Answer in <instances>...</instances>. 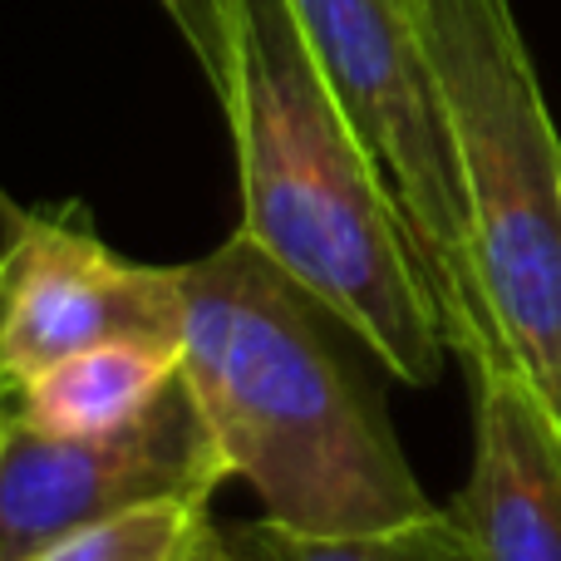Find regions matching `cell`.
<instances>
[{
    "mask_svg": "<svg viewBox=\"0 0 561 561\" xmlns=\"http://www.w3.org/2000/svg\"><path fill=\"white\" fill-rule=\"evenodd\" d=\"M213 94L237 144L242 232L394 379L438 385L448 335L419 237L286 0H222Z\"/></svg>",
    "mask_w": 561,
    "mask_h": 561,
    "instance_id": "cell-1",
    "label": "cell"
},
{
    "mask_svg": "<svg viewBox=\"0 0 561 561\" xmlns=\"http://www.w3.org/2000/svg\"><path fill=\"white\" fill-rule=\"evenodd\" d=\"M183 379L232 478L300 537H375L434 513L379 399L340 355L345 330L237 227L178 266Z\"/></svg>",
    "mask_w": 561,
    "mask_h": 561,
    "instance_id": "cell-2",
    "label": "cell"
},
{
    "mask_svg": "<svg viewBox=\"0 0 561 561\" xmlns=\"http://www.w3.org/2000/svg\"><path fill=\"white\" fill-rule=\"evenodd\" d=\"M473 232V272L523 375L561 419V134L513 0H409Z\"/></svg>",
    "mask_w": 561,
    "mask_h": 561,
    "instance_id": "cell-3",
    "label": "cell"
},
{
    "mask_svg": "<svg viewBox=\"0 0 561 561\" xmlns=\"http://www.w3.org/2000/svg\"><path fill=\"white\" fill-rule=\"evenodd\" d=\"M286 5L296 10L330 89L340 94L350 124L359 128L414 227L448 350L468 330L497 325L473 272L463 173L419 39L414 5L409 0H286Z\"/></svg>",
    "mask_w": 561,
    "mask_h": 561,
    "instance_id": "cell-4",
    "label": "cell"
},
{
    "mask_svg": "<svg viewBox=\"0 0 561 561\" xmlns=\"http://www.w3.org/2000/svg\"><path fill=\"white\" fill-rule=\"evenodd\" d=\"M232 478L178 375L144 419L99 438H49L5 404L0 424V561H35L65 537L163 497H213Z\"/></svg>",
    "mask_w": 561,
    "mask_h": 561,
    "instance_id": "cell-5",
    "label": "cell"
},
{
    "mask_svg": "<svg viewBox=\"0 0 561 561\" xmlns=\"http://www.w3.org/2000/svg\"><path fill=\"white\" fill-rule=\"evenodd\" d=\"M0 359L10 389L45 365L108 340L183 345L178 266H144L108 252L84 207L25 213L5 247Z\"/></svg>",
    "mask_w": 561,
    "mask_h": 561,
    "instance_id": "cell-6",
    "label": "cell"
},
{
    "mask_svg": "<svg viewBox=\"0 0 561 561\" xmlns=\"http://www.w3.org/2000/svg\"><path fill=\"white\" fill-rule=\"evenodd\" d=\"M454 355L473 385V468L448 513L483 561H561V419L497 325Z\"/></svg>",
    "mask_w": 561,
    "mask_h": 561,
    "instance_id": "cell-7",
    "label": "cell"
},
{
    "mask_svg": "<svg viewBox=\"0 0 561 561\" xmlns=\"http://www.w3.org/2000/svg\"><path fill=\"white\" fill-rule=\"evenodd\" d=\"M183 375V345L108 340L79 350L10 389V414L49 438H99L128 428Z\"/></svg>",
    "mask_w": 561,
    "mask_h": 561,
    "instance_id": "cell-8",
    "label": "cell"
},
{
    "mask_svg": "<svg viewBox=\"0 0 561 561\" xmlns=\"http://www.w3.org/2000/svg\"><path fill=\"white\" fill-rule=\"evenodd\" d=\"M35 561H242L227 527H217L213 497H163L118 513L89 533L65 537Z\"/></svg>",
    "mask_w": 561,
    "mask_h": 561,
    "instance_id": "cell-9",
    "label": "cell"
},
{
    "mask_svg": "<svg viewBox=\"0 0 561 561\" xmlns=\"http://www.w3.org/2000/svg\"><path fill=\"white\" fill-rule=\"evenodd\" d=\"M227 537L242 561H483L448 507L375 537H300L276 527L272 517L232 523Z\"/></svg>",
    "mask_w": 561,
    "mask_h": 561,
    "instance_id": "cell-10",
    "label": "cell"
},
{
    "mask_svg": "<svg viewBox=\"0 0 561 561\" xmlns=\"http://www.w3.org/2000/svg\"><path fill=\"white\" fill-rule=\"evenodd\" d=\"M163 15L178 25V35L187 39L203 79L213 84L222 69V0H158Z\"/></svg>",
    "mask_w": 561,
    "mask_h": 561,
    "instance_id": "cell-11",
    "label": "cell"
},
{
    "mask_svg": "<svg viewBox=\"0 0 561 561\" xmlns=\"http://www.w3.org/2000/svg\"><path fill=\"white\" fill-rule=\"evenodd\" d=\"M5 296V290H0ZM0 394H10V375H5V359H0Z\"/></svg>",
    "mask_w": 561,
    "mask_h": 561,
    "instance_id": "cell-12",
    "label": "cell"
},
{
    "mask_svg": "<svg viewBox=\"0 0 561 561\" xmlns=\"http://www.w3.org/2000/svg\"><path fill=\"white\" fill-rule=\"evenodd\" d=\"M5 276H10V256L0 252V290H5Z\"/></svg>",
    "mask_w": 561,
    "mask_h": 561,
    "instance_id": "cell-13",
    "label": "cell"
},
{
    "mask_svg": "<svg viewBox=\"0 0 561 561\" xmlns=\"http://www.w3.org/2000/svg\"><path fill=\"white\" fill-rule=\"evenodd\" d=\"M5 404H10V394H0V424H5Z\"/></svg>",
    "mask_w": 561,
    "mask_h": 561,
    "instance_id": "cell-14",
    "label": "cell"
}]
</instances>
